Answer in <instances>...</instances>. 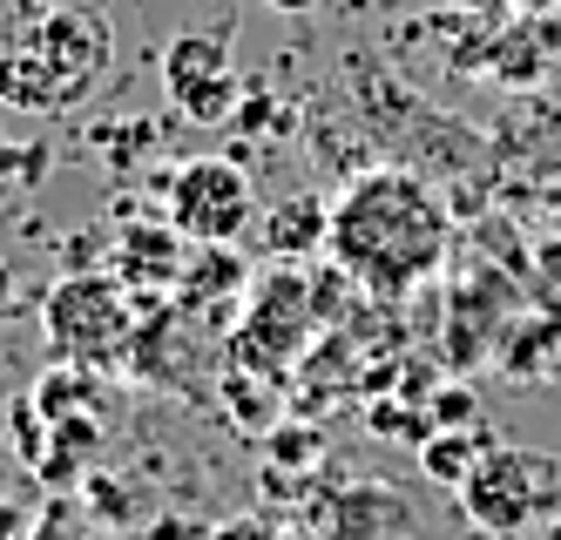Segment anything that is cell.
I'll return each instance as SVG.
<instances>
[{
  "mask_svg": "<svg viewBox=\"0 0 561 540\" xmlns=\"http://www.w3.org/2000/svg\"><path fill=\"white\" fill-rule=\"evenodd\" d=\"M447 203L413 170H366L332 203V264L366 290V298H407L420 277L447 264Z\"/></svg>",
  "mask_w": 561,
  "mask_h": 540,
  "instance_id": "1",
  "label": "cell"
},
{
  "mask_svg": "<svg viewBox=\"0 0 561 540\" xmlns=\"http://www.w3.org/2000/svg\"><path fill=\"white\" fill-rule=\"evenodd\" d=\"M460 514L494 533V540H520L535 520H554L561 514V460L535 446H494L460 486Z\"/></svg>",
  "mask_w": 561,
  "mask_h": 540,
  "instance_id": "5",
  "label": "cell"
},
{
  "mask_svg": "<svg viewBox=\"0 0 561 540\" xmlns=\"http://www.w3.org/2000/svg\"><path fill=\"white\" fill-rule=\"evenodd\" d=\"M115 27L95 0L34 8L14 34H0V102L14 108H75L108 74Z\"/></svg>",
  "mask_w": 561,
  "mask_h": 540,
  "instance_id": "2",
  "label": "cell"
},
{
  "mask_svg": "<svg viewBox=\"0 0 561 540\" xmlns=\"http://www.w3.org/2000/svg\"><path fill=\"white\" fill-rule=\"evenodd\" d=\"M42 162H48V149H14V142H0V176H42Z\"/></svg>",
  "mask_w": 561,
  "mask_h": 540,
  "instance_id": "24",
  "label": "cell"
},
{
  "mask_svg": "<svg viewBox=\"0 0 561 540\" xmlns=\"http://www.w3.org/2000/svg\"><path fill=\"white\" fill-rule=\"evenodd\" d=\"M277 540H318V527H285Z\"/></svg>",
  "mask_w": 561,
  "mask_h": 540,
  "instance_id": "27",
  "label": "cell"
},
{
  "mask_svg": "<svg viewBox=\"0 0 561 540\" xmlns=\"http://www.w3.org/2000/svg\"><path fill=\"white\" fill-rule=\"evenodd\" d=\"M8 426H14V452H21V467L34 473V467L48 460V420H42V412H34V399H14Z\"/></svg>",
  "mask_w": 561,
  "mask_h": 540,
  "instance_id": "19",
  "label": "cell"
},
{
  "mask_svg": "<svg viewBox=\"0 0 561 540\" xmlns=\"http://www.w3.org/2000/svg\"><path fill=\"white\" fill-rule=\"evenodd\" d=\"M494 358L507 365V379H520V386L548 379V365L561 358V324L554 318H507L501 338H494Z\"/></svg>",
  "mask_w": 561,
  "mask_h": 540,
  "instance_id": "12",
  "label": "cell"
},
{
  "mask_svg": "<svg viewBox=\"0 0 561 540\" xmlns=\"http://www.w3.org/2000/svg\"><path fill=\"white\" fill-rule=\"evenodd\" d=\"M183 264H190V237L163 217V223H123L115 230V257H108V277L129 284L136 298H156V290H176L183 284Z\"/></svg>",
  "mask_w": 561,
  "mask_h": 540,
  "instance_id": "7",
  "label": "cell"
},
{
  "mask_svg": "<svg viewBox=\"0 0 561 540\" xmlns=\"http://www.w3.org/2000/svg\"><path fill=\"white\" fill-rule=\"evenodd\" d=\"M264 8H277V14H305V8H318V0H264Z\"/></svg>",
  "mask_w": 561,
  "mask_h": 540,
  "instance_id": "26",
  "label": "cell"
},
{
  "mask_svg": "<svg viewBox=\"0 0 561 540\" xmlns=\"http://www.w3.org/2000/svg\"><path fill=\"white\" fill-rule=\"evenodd\" d=\"M136 318H142V298L129 284H115L108 271H68L48 305H42V324H48V352L61 365H129V345H136Z\"/></svg>",
  "mask_w": 561,
  "mask_h": 540,
  "instance_id": "3",
  "label": "cell"
},
{
  "mask_svg": "<svg viewBox=\"0 0 561 540\" xmlns=\"http://www.w3.org/2000/svg\"><path fill=\"white\" fill-rule=\"evenodd\" d=\"M237 129H257V136H285V129H291V108L277 102V95H264V89H251V95H244V108H237Z\"/></svg>",
  "mask_w": 561,
  "mask_h": 540,
  "instance_id": "20",
  "label": "cell"
},
{
  "mask_svg": "<svg viewBox=\"0 0 561 540\" xmlns=\"http://www.w3.org/2000/svg\"><path fill=\"white\" fill-rule=\"evenodd\" d=\"M14 311V271H8V257H0V318Z\"/></svg>",
  "mask_w": 561,
  "mask_h": 540,
  "instance_id": "25",
  "label": "cell"
},
{
  "mask_svg": "<svg viewBox=\"0 0 561 540\" xmlns=\"http://www.w3.org/2000/svg\"><path fill=\"white\" fill-rule=\"evenodd\" d=\"M426 420H433V433H467V426H480V392L467 379H439L433 399H426Z\"/></svg>",
  "mask_w": 561,
  "mask_h": 540,
  "instance_id": "18",
  "label": "cell"
},
{
  "mask_svg": "<svg viewBox=\"0 0 561 540\" xmlns=\"http://www.w3.org/2000/svg\"><path fill=\"white\" fill-rule=\"evenodd\" d=\"M217 74H230V34L224 27H183L163 48V95H170V108H183Z\"/></svg>",
  "mask_w": 561,
  "mask_h": 540,
  "instance_id": "10",
  "label": "cell"
},
{
  "mask_svg": "<svg viewBox=\"0 0 561 540\" xmlns=\"http://www.w3.org/2000/svg\"><path fill=\"white\" fill-rule=\"evenodd\" d=\"M501 439H494V426L488 420H480V426H467V433H433L426 446H420V473L433 480V486H467V473L480 467V460H488V452H494Z\"/></svg>",
  "mask_w": 561,
  "mask_h": 540,
  "instance_id": "13",
  "label": "cell"
},
{
  "mask_svg": "<svg viewBox=\"0 0 561 540\" xmlns=\"http://www.w3.org/2000/svg\"><path fill=\"white\" fill-rule=\"evenodd\" d=\"M318 540H399L407 527V507L392 501L386 480H358L339 501H318Z\"/></svg>",
  "mask_w": 561,
  "mask_h": 540,
  "instance_id": "9",
  "label": "cell"
},
{
  "mask_svg": "<svg viewBox=\"0 0 561 540\" xmlns=\"http://www.w3.org/2000/svg\"><path fill=\"white\" fill-rule=\"evenodd\" d=\"M311 331H318L311 277L305 271H257L244 290V318L224 331V345H230V365L264 371V379L285 386V379H298V365L311 352Z\"/></svg>",
  "mask_w": 561,
  "mask_h": 540,
  "instance_id": "4",
  "label": "cell"
},
{
  "mask_svg": "<svg viewBox=\"0 0 561 540\" xmlns=\"http://www.w3.org/2000/svg\"><path fill=\"white\" fill-rule=\"evenodd\" d=\"M27 399H34V412L55 426V420H75V412H102V379H95L89 365H61V358H55L42 379H34Z\"/></svg>",
  "mask_w": 561,
  "mask_h": 540,
  "instance_id": "14",
  "label": "cell"
},
{
  "mask_svg": "<svg viewBox=\"0 0 561 540\" xmlns=\"http://www.w3.org/2000/svg\"><path fill=\"white\" fill-rule=\"evenodd\" d=\"M244 95H251V81L244 74H217V81H204V89H196L176 115H190L196 122V129H224V122H237V108H244Z\"/></svg>",
  "mask_w": 561,
  "mask_h": 540,
  "instance_id": "16",
  "label": "cell"
},
{
  "mask_svg": "<svg viewBox=\"0 0 561 540\" xmlns=\"http://www.w3.org/2000/svg\"><path fill=\"white\" fill-rule=\"evenodd\" d=\"M82 501H89L108 527L129 520V493H123V480H115V473H89V480H82Z\"/></svg>",
  "mask_w": 561,
  "mask_h": 540,
  "instance_id": "21",
  "label": "cell"
},
{
  "mask_svg": "<svg viewBox=\"0 0 561 540\" xmlns=\"http://www.w3.org/2000/svg\"><path fill=\"white\" fill-rule=\"evenodd\" d=\"M257 452H264V467L305 480L318 460H325V426H318V420H277V426L257 439Z\"/></svg>",
  "mask_w": 561,
  "mask_h": 540,
  "instance_id": "15",
  "label": "cell"
},
{
  "mask_svg": "<svg viewBox=\"0 0 561 540\" xmlns=\"http://www.w3.org/2000/svg\"><path fill=\"white\" fill-rule=\"evenodd\" d=\"M541 540H561V514H554V520H548V533H541Z\"/></svg>",
  "mask_w": 561,
  "mask_h": 540,
  "instance_id": "28",
  "label": "cell"
},
{
  "mask_svg": "<svg viewBox=\"0 0 561 540\" xmlns=\"http://www.w3.org/2000/svg\"><path fill=\"white\" fill-rule=\"evenodd\" d=\"M210 540H277V527H271V520H257V514H230V520H217V527H210Z\"/></svg>",
  "mask_w": 561,
  "mask_h": 540,
  "instance_id": "22",
  "label": "cell"
},
{
  "mask_svg": "<svg viewBox=\"0 0 561 540\" xmlns=\"http://www.w3.org/2000/svg\"><path fill=\"white\" fill-rule=\"evenodd\" d=\"M366 426H373L379 439H399V446H413V452H420V446L433 439V420H426V405H407L399 392H392V399H373V405H366Z\"/></svg>",
  "mask_w": 561,
  "mask_h": 540,
  "instance_id": "17",
  "label": "cell"
},
{
  "mask_svg": "<svg viewBox=\"0 0 561 540\" xmlns=\"http://www.w3.org/2000/svg\"><path fill=\"white\" fill-rule=\"evenodd\" d=\"M217 405H224V420H230L237 433L264 439L277 420H285V386H277V379H264V371L224 365V371H217Z\"/></svg>",
  "mask_w": 561,
  "mask_h": 540,
  "instance_id": "11",
  "label": "cell"
},
{
  "mask_svg": "<svg viewBox=\"0 0 561 540\" xmlns=\"http://www.w3.org/2000/svg\"><path fill=\"white\" fill-rule=\"evenodd\" d=\"M142 540H210V527L204 520H183V514H156Z\"/></svg>",
  "mask_w": 561,
  "mask_h": 540,
  "instance_id": "23",
  "label": "cell"
},
{
  "mask_svg": "<svg viewBox=\"0 0 561 540\" xmlns=\"http://www.w3.org/2000/svg\"><path fill=\"white\" fill-rule=\"evenodd\" d=\"M257 189L244 156H190L170 176V223L190 243H237L244 230H257Z\"/></svg>",
  "mask_w": 561,
  "mask_h": 540,
  "instance_id": "6",
  "label": "cell"
},
{
  "mask_svg": "<svg viewBox=\"0 0 561 540\" xmlns=\"http://www.w3.org/2000/svg\"><path fill=\"white\" fill-rule=\"evenodd\" d=\"M467 8H507V0H467Z\"/></svg>",
  "mask_w": 561,
  "mask_h": 540,
  "instance_id": "29",
  "label": "cell"
},
{
  "mask_svg": "<svg viewBox=\"0 0 561 540\" xmlns=\"http://www.w3.org/2000/svg\"><path fill=\"white\" fill-rule=\"evenodd\" d=\"M257 243L271 264H305V257H325L332 251V203L318 189L298 196H277L271 210L257 217Z\"/></svg>",
  "mask_w": 561,
  "mask_h": 540,
  "instance_id": "8",
  "label": "cell"
}]
</instances>
